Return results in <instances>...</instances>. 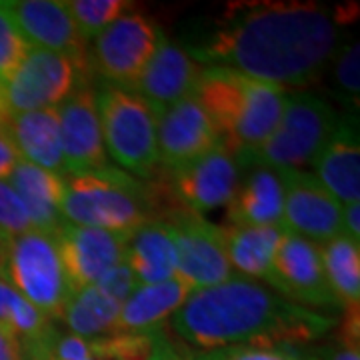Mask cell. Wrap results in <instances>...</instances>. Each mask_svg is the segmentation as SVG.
Returning a JSON list of instances; mask_svg holds the SVG:
<instances>
[{
	"label": "cell",
	"mask_w": 360,
	"mask_h": 360,
	"mask_svg": "<svg viewBox=\"0 0 360 360\" xmlns=\"http://www.w3.org/2000/svg\"><path fill=\"white\" fill-rule=\"evenodd\" d=\"M340 13L319 2H238L196 44L200 65L231 68L283 86H309L335 58Z\"/></svg>",
	"instance_id": "6da1fadb"
},
{
	"label": "cell",
	"mask_w": 360,
	"mask_h": 360,
	"mask_svg": "<svg viewBox=\"0 0 360 360\" xmlns=\"http://www.w3.org/2000/svg\"><path fill=\"white\" fill-rule=\"evenodd\" d=\"M333 314L281 296L266 284L234 274L226 283L196 290L172 314V330L191 350L229 347H298L335 328Z\"/></svg>",
	"instance_id": "7a4b0ae2"
},
{
	"label": "cell",
	"mask_w": 360,
	"mask_h": 360,
	"mask_svg": "<svg viewBox=\"0 0 360 360\" xmlns=\"http://www.w3.org/2000/svg\"><path fill=\"white\" fill-rule=\"evenodd\" d=\"M194 96L219 130L220 144L246 168L276 129L286 90L231 68L205 66Z\"/></svg>",
	"instance_id": "3957f363"
},
{
	"label": "cell",
	"mask_w": 360,
	"mask_h": 360,
	"mask_svg": "<svg viewBox=\"0 0 360 360\" xmlns=\"http://www.w3.org/2000/svg\"><path fill=\"white\" fill-rule=\"evenodd\" d=\"M174 210L160 184H148L120 168L65 176L60 212L65 222L129 236L148 220Z\"/></svg>",
	"instance_id": "277c9868"
},
{
	"label": "cell",
	"mask_w": 360,
	"mask_h": 360,
	"mask_svg": "<svg viewBox=\"0 0 360 360\" xmlns=\"http://www.w3.org/2000/svg\"><path fill=\"white\" fill-rule=\"evenodd\" d=\"M96 108L108 158L136 179L156 176V116L148 104L130 90L103 84L96 90Z\"/></svg>",
	"instance_id": "5b68a950"
},
{
	"label": "cell",
	"mask_w": 360,
	"mask_h": 360,
	"mask_svg": "<svg viewBox=\"0 0 360 360\" xmlns=\"http://www.w3.org/2000/svg\"><path fill=\"white\" fill-rule=\"evenodd\" d=\"M338 112L312 92L286 94L283 115L262 146L250 156L248 167L272 170H302L319 156L338 124Z\"/></svg>",
	"instance_id": "8992f818"
},
{
	"label": "cell",
	"mask_w": 360,
	"mask_h": 360,
	"mask_svg": "<svg viewBox=\"0 0 360 360\" xmlns=\"http://www.w3.org/2000/svg\"><path fill=\"white\" fill-rule=\"evenodd\" d=\"M0 272L46 319L60 321L72 290L54 234L30 229L0 243Z\"/></svg>",
	"instance_id": "52a82bcc"
},
{
	"label": "cell",
	"mask_w": 360,
	"mask_h": 360,
	"mask_svg": "<svg viewBox=\"0 0 360 360\" xmlns=\"http://www.w3.org/2000/svg\"><path fill=\"white\" fill-rule=\"evenodd\" d=\"M86 63L30 46L16 72L0 84V115L58 108L84 84L82 78L89 72Z\"/></svg>",
	"instance_id": "ba28073f"
},
{
	"label": "cell",
	"mask_w": 360,
	"mask_h": 360,
	"mask_svg": "<svg viewBox=\"0 0 360 360\" xmlns=\"http://www.w3.org/2000/svg\"><path fill=\"white\" fill-rule=\"evenodd\" d=\"M160 30L144 14L127 13L92 39L90 60L92 70L104 84L130 90L153 58Z\"/></svg>",
	"instance_id": "9c48e42d"
},
{
	"label": "cell",
	"mask_w": 360,
	"mask_h": 360,
	"mask_svg": "<svg viewBox=\"0 0 360 360\" xmlns=\"http://www.w3.org/2000/svg\"><path fill=\"white\" fill-rule=\"evenodd\" d=\"M160 220L170 226L174 238L176 278L191 286L193 292L226 283L236 274L224 250L222 226L180 208L167 212Z\"/></svg>",
	"instance_id": "30bf717a"
},
{
	"label": "cell",
	"mask_w": 360,
	"mask_h": 360,
	"mask_svg": "<svg viewBox=\"0 0 360 360\" xmlns=\"http://www.w3.org/2000/svg\"><path fill=\"white\" fill-rule=\"evenodd\" d=\"M240 170L238 160L219 144L191 165L165 172L162 186L176 208L202 217L220 206H229L240 184Z\"/></svg>",
	"instance_id": "8fae6325"
},
{
	"label": "cell",
	"mask_w": 360,
	"mask_h": 360,
	"mask_svg": "<svg viewBox=\"0 0 360 360\" xmlns=\"http://www.w3.org/2000/svg\"><path fill=\"white\" fill-rule=\"evenodd\" d=\"M283 229L314 245L342 234V205L312 172L281 170Z\"/></svg>",
	"instance_id": "7c38bea8"
},
{
	"label": "cell",
	"mask_w": 360,
	"mask_h": 360,
	"mask_svg": "<svg viewBox=\"0 0 360 360\" xmlns=\"http://www.w3.org/2000/svg\"><path fill=\"white\" fill-rule=\"evenodd\" d=\"M58 129L65 176H80L110 167L96 108V90L86 82L58 106Z\"/></svg>",
	"instance_id": "4fadbf2b"
},
{
	"label": "cell",
	"mask_w": 360,
	"mask_h": 360,
	"mask_svg": "<svg viewBox=\"0 0 360 360\" xmlns=\"http://www.w3.org/2000/svg\"><path fill=\"white\" fill-rule=\"evenodd\" d=\"M270 288L307 309H340L322 266L319 245L288 231L283 232L274 255Z\"/></svg>",
	"instance_id": "5bb4252c"
},
{
	"label": "cell",
	"mask_w": 360,
	"mask_h": 360,
	"mask_svg": "<svg viewBox=\"0 0 360 360\" xmlns=\"http://www.w3.org/2000/svg\"><path fill=\"white\" fill-rule=\"evenodd\" d=\"M219 144V130L196 96H188L156 116V146L162 172L186 167Z\"/></svg>",
	"instance_id": "9a60e30c"
},
{
	"label": "cell",
	"mask_w": 360,
	"mask_h": 360,
	"mask_svg": "<svg viewBox=\"0 0 360 360\" xmlns=\"http://www.w3.org/2000/svg\"><path fill=\"white\" fill-rule=\"evenodd\" d=\"M70 290L94 286L104 272L124 260L129 236L63 222L54 234Z\"/></svg>",
	"instance_id": "2e32d148"
},
{
	"label": "cell",
	"mask_w": 360,
	"mask_h": 360,
	"mask_svg": "<svg viewBox=\"0 0 360 360\" xmlns=\"http://www.w3.org/2000/svg\"><path fill=\"white\" fill-rule=\"evenodd\" d=\"M202 66L194 60L186 49L160 34L153 58L142 70L130 92L139 94L153 115H162L180 101L194 96Z\"/></svg>",
	"instance_id": "e0dca14e"
},
{
	"label": "cell",
	"mask_w": 360,
	"mask_h": 360,
	"mask_svg": "<svg viewBox=\"0 0 360 360\" xmlns=\"http://www.w3.org/2000/svg\"><path fill=\"white\" fill-rule=\"evenodd\" d=\"M28 46L86 60V42L63 0H2Z\"/></svg>",
	"instance_id": "ac0fdd59"
},
{
	"label": "cell",
	"mask_w": 360,
	"mask_h": 360,
	"mask_svg": "<svg viewBox=\"0 0 360 360\" xmlns=\"http://www.w3.org/2000/svg\"><path fill=\"white\" fill-rule=\"evenodd\" d=\"M314 176L342 206L360 198V141L356 116H338L333 136L312 160Z\"/></svg>",
	"instance_id": "d6986e66"
},
{
	"label": "cell",
	"mask_w": 360,
	"mask_h": 360,
	"mask_svg": "<svg viewBox=\"0 0 360 360\" xmlns=\"http://www.w3.org/2000/svg\"><path fill=\"white\" fill-rule=\"evenodd\" d=\"M0 132H4L13 142L20 160L51 170L65 179L58 108L0 115Z\"/></svg>",
	"instance_id": "ffe728a7"
},
{
	"label": "cell",
	"mask_w": 360,
	"mask_h": 360,
	"mask_svg": "<svg viewBox=\"0 0 360 360\" xmlns=\"http://www.w3.org/2000/svg\"><path fill=\"white\" fill-rule=\"evenodd\" d=\"M193 295L191 286L172 278L156 284H139L120 304L116 335H136L160 328Z\"/></svg>",
	"instance_id": "44dd1931"
},
{
	"label": "cell",
	"mask_w": 360,
	"mask_h": 360,
	"mask_svg": "<svg viewBox=\"0 0 360 360\" xmlns=\"http://www.w3.org/2000/svg\"><path fill=\"white\" fill-rule=\"evenodd\" d=\"M6 182L22 200L32 229L46 234H56L65 222L60 212L65 179L26 160H18Z\"/></svg>",
	"instance_id": "7402d4cb"
},
{
	"label": "cell",
	"mask_w": 360,
	"mask_h": 360,
	"mask_svg": "<svg viewBox=\"0 0 360 360\" xmlns=\"http://www.w3.org/2000/svg\"><path fill=\"white\" fill-rule=\"evenodd\" d=\"M283 180L278 170L250 167L229 202L232 226H283Z\"/></svg>",
	"instance_id": "603a6c76"
},
{
	"label": "cell",
	"mask_w": 360,
	"mask_h": 360,
	"mask_svg": "<svg viewBox=\"0 0 360 360\" xmlns=\"http://www.w3.org/2000/svg\"><path fill=\"white\" fill-rule=\"evenodd\" d=\"M124 260L141 284L176 278V246L165 220H148L129 234Z\"/></svg>",
	"instance_id": "cb8c5ba5"
},
{
	"label": "cell",
	"mask_w": 360,
	"mask_h": 360,
	"mask_svg": "<svg viewBox=\"0 0 360 360\" xmlns=\"http://www.w3.org/2000/svg\"><path fill=\"white\" fill-rule=\"evenodd\" d=\"M283 226H224L222 243L232 270L246 278H262L266 286L274 281V255Z\"/></svg>",
	"instance_id": "d4e9b609"
},
{
	"label": "cell",
	"mask_w": 360,
	"mask_h": 360,
	"mask_svg": "<svg viewBox=\"0 0 360 360\" xmlns=\"http://www.w3.org/2000/svg\"><path fill=\"white\" fill-rule=\"evenodd\" d=\"M118 312V302L104 296L96 286H86L70 292L60 321L65 322L70 335L84 340H94L116 335Z\"/></svg>",
	"instance_id": "484cf974"
},
{
	"label": "cell",
	"mask_w": 360,
	"mask_h": 360,
	"mask_svg": "<svg viewBox=\"0 0 360 360\" xmlns=\"http://www.w3.org/2000/svg\"><path fill=\"white\" fill-rule=\"evenodd\" d=\"M328 284L335 292L340 309L360 304V245L338 234L319 245Z\"/></svg>",
	"instance_id": "4316f807"
},
{
	"label": "cell",
	"mask_w": 360,
	"mask_h": 360,
	"mask_svg": "<svg viewBox=\"0 0 360 360\" xmlns=\"http://www.w3.org/2000/svg\"><path fill=\"white\" fill-rule=\"evenodd\" d=\"M0 326L18 340L20 350L49 335L52 321L20 295L0 272Z\"/></svg>",
	"instance_id": "83f0119b"
},
{
	"label": "cell",
	"mask_w": 360,
	"mask_h": 360,
	"mask_svg": "<svg viewBox=\"0 0 360 360\" xmlns=\"http://www.w3.org/2000/svg\"><path fill=\"white\" fill-rule=\"evenodd\" d=\"M78 32L84 42L96 39L104 28L129 13L127 0H70L66 2Z\"/></svg>",
	"instance_id": "f1b7e54d"
},
{
	"label": "cell",
	"mask_w": 360,
	"mask_h": 360,
	"mask_svg": "<svg viewBox=\"0 0 360 360\" xmlns=\"http://www.w3.org/2000/svg\"><path fill=\"white\" fill-rule=\"evenodd\" d=\"M182 360H321L298 347H229L217 350H184Z\"/></svg>",
	"instance_id": "f546056e"
},
{
	"label": "cell",
	"mask_w": 360,
	"mask_h": 360,
	"mask_svg": "<svg viewBox=\"0 0 360 360\" xmlns=\"http://www.w3.org/2000/svg\"><path fill=\"white\" fill-rule=\"evenodd\" d=\"M360 44L359 40L347 42L335 54L336 96L354 112L359 110L360 94Z\"/></svg>",
	"instance_id": "4dcf8cb0"
},
{
	"label": "cell",
	"mask_w": 360,
	"mask_h": 360,
	"mask_svg": "<svg viewBox=\"0 0 360 360\" xmlns=\"http://www.w3.org/2000/svg\"><path fill=\"white\" fill-rule=\"evenodd\" d=\"M28 51V42L20 34L18 26L14 25L13 16L0 2V84L13 77Z\"/></svg>",
	"instance_id": "1f68e13d"
},
{
	"label": "cell",
	"mask_w": 360,
	"mask_h": 360,
	"mask_svg": "<svg viewBox=\"0 0 360 360\" xmlns=\"http://www.w3.org/2000/svg\"><path fill=\"white\" fill-rule=\"evenodd\" d=\"M30 229L32 224L22 200L6 180H0V243Z\"/></svg>",
	"instance_id": "d6a6232c"
},
{
	"label": "cell",
	"mask_w": 360,
	"mask_h": 360,
	"mask_svg": "<svg viewBox=\"0 0 360 360\" xmlns=\"http://www.w3.org/2000/svg\"><path fill=\"white\" fill-rule=\"evenodd\" d=\"M139 284L141 283L136 281V276H134V272H132L129 264H127V260H122V262H118V264L112 266L108 272H104L103 276H101V281L94 284V286H96L104 296H108V298H112L115 302L122 304V302L136 290Z\"/></svg>",
	"instance_id": "836d02e7"
},
{
	"label": "cell",
	"mask_w": 360,
	"mask_h": 360,
	"mask_svg": "<svg viewBox=\"0 0 360 360\" xmlns=\"http://www.w3.org/2000/svg\"><path fill=\"white\" fill-rule=\"evenodd\" d=\"M316 356L321 360H360V342H347L336 336L335 342L321 348Z\"/></svg>",
	"instance_id": "e575fe53"
},
{
	"label": "cell",
	"mask_w": 360,
	"mask_h": 360,
	"mask_svg": "<svg viewBox=\"0 0 360 360\" xmlns=\"http://www.w3.org/2000/svg\"><path fill=\"white\" fill-rule=\"evenodd\" d=\"M20 156L16 153L14 144L8 141L4 132H0V180H8L14 167L18 165Z\"/></svg>",
	"instance_id": "d590c367"
},
{
	"label": "cell",
	"mask_w": 360,
	"mask_h": 360,
	"mask_svg": "<svg viewBox=\"0 0 360 360\" xmlns=\"http://www.w3.org/2000/svg\"><path fill=\"white\" fill-rule=\"evenodd\" d=\"M342 234H347L348 238H352L354 243L360 245V205L342 206Z\"/></svg>",
	"instance_id": "8d00e7d4"
},
{
	"label": "cell",
	"mask_w": 360,
	"mask_h": 360,
	"mask_svg": "<svg viewBox=\"0 0 360 360\" xmlns=\"http://www.w3.org/2000/svg\"><path fill=\"white\" fill-rule=\"evenodd\" d=\"M0 360H25L18 340L0 326Z\"/></svg>",
	"instance_id": "74e56055"
},
{
	"label": "cell",
	"mask_w": 360,
	"mask_h": 360,
	"mask_svg": "<svg viewBox=\"0 0 360 360\" xmlns=\"http://www.w3.org/2000/svg\"><path fill=\"white\" fill-rule=\"evenodd\" d=\"M150 360H182V359H180V352L176 350V347H174V345H172V342L167 338V340L162 342V347L156 350L155 356H153Z\"/></svg>",
	"instance_id": "f35d334b"
},
{
	"label": "cell",
	"mask_w": 360,
	"mask_h": 360,
	"mask_svg": "<svg viewBox=\"0 0 360 360\" xmlns=\"http://www.w3.org/2000/svg\"><path fill=\"white\" fill-rule=\"evenodd\" d=\"M89 360H103V359H89Z\"/></svg>",
	"instance_id": "ab89813d"
}]
</instances>
